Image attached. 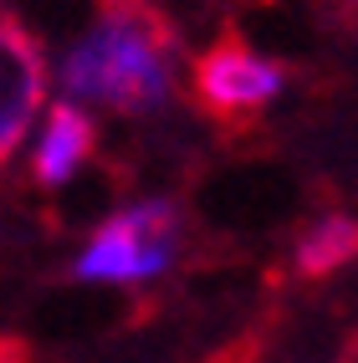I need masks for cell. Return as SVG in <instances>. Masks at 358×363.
<instances>
[{
    "label": "cell",
    "instance_id": "1",
    "mask_svg": "<svg viewBox=\"0 0 358 363\" xmlns=\"http://www.w3.org/2000/svg\"><path fill=\"white\" fill-rule=\"evenodd\" d=\"M179 31L154 0H103L57 62V92L87 113L149 118L179 92Z\"/></svg>",
    "mask_w": 358,
    "mask_h": 363
},
{
    "label": "cell",
    "instance_id": "2",
    "mask_svg": "<svg viewBox=\"0 0 358 363\" xmlns=\"http://www.w3.org/2000/svg\"><path fill=\"white\" fill-rule=\"evenodd\" d=\"M184 210L164 195L113 205L72 256V281L82 286H154L179 266Z\"/></svg>",
    "mask_w": 358,
    "mask_h": 363
},
{
    "label": "cell",
    "instance_id": "3",
    "mask_svg": "<svg viewBox=\"0 0 358 363\" xmlns=\"http://www.w3.org/2000/svg\"><path fill=\"white\" fill-rule=\"evenodd\" d=\"M286 92V67L246 41H215L189 62V98L215 123H246Z\"/></svg>",
    "mask_w": 358,
    "mask_h": 363
},
{
    "label": "cell",
    "instance_id": "4",
    "mask_svg": "<svg viewBox=\"0 0 358 363\" xmlns=\"http://www.w3.org/2000/svg\"><path fill=\"white\" fill-rule=\"evenodd\" d=\"M46 92H52V72H46L41 36L16 11H0V169L16 159L36 118L52 108Z\"/></svg>",
    "mask_w": 358,
    "mask_h": 363
},
{
    "label": "cell",
    "instance_id": "5",
    "mask_svg": "<svg viewBox=\"0 0 358 363\" xmlns=\"http://www.w3.org/2000/svg\"><path fill=\"white\" fill-rule=\"evenodd\" d=\"M92 154H98V118L82 103L57 98L41 113V128L26 149V179L36 189H46V195H57V189L77 184L87 174Z\"/></svg>",
    "mask_w": 358,
    "mask_h": 363
},
{
    "label": "cell",
    "instance_id": "6",
    "mask_svg": "<svg viewBox=\"0 0 358 363\" xmlns=\"http://www.w3.org/2000/svg\"><path fill=\"white\" fill-rule=\"evenodd\" d=\"M353 256H358V215H348V210L313 215L292 240V272L307 277V281H323L332 272H343Z\"/></svg>",
    "mask_w": 358,
    "mask_h": 363
}]
</instances>
